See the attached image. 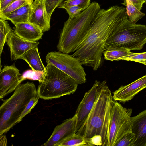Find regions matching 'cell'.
Here are the masks:
<instances>
[{
  "mask_svg": "<svg viewBox=\"0 0 146 146\" xmlns=\"http://www.w3.org/2000/svg\"><path fill=\"white\" fill-rule=\"evenodd\" d=\"M146 44V25L132 24L128 18L115 29L105 42L104 51L110 48L140 50Z\"/></svg>",
  "mask_w": 146,
  "mask_h": 146,
  "instance_id": "8992f818",
  "label": "cell"
},
{
  "mask_svg": "<svg viewBox=\"0 0 146 146\" xmlns=\"http://www.w3.org/2000/svg\"><path fill=\"white\" fill-rule=\"evenodd\" d=\"M32 4L29 3L22 6L10 13L3 19L11 21L14 25L18 23L29 22Z\"/></svg>",
  "mask_w": 146,
  "mask_h": 146,
  "instance_id": "ac0fdd59",
  "label": "cell"
},
{
  "mask_svg": "<svg viewBox=\"0 0 146 146\" xmlns=\"http://www.w3.org/2000/svg\"><path fill=\"white\" fill-rule=\"evenodd\" d=\"M126 0H123L124 3H122L125 5ZM131 2L133 5L139 10H141L143 4L145 3L144 0H127Z\"/></svg>",
  "mask_w": 146,
  "mask_h": 146,
  "instance_id": "4dcf8cb0",
  "label": "cell"
},
{
  "mask_svg": "<svg viewBox=\"0 0 146 146\" xmlns=\"http://www.w3.org/2000/svg\"><path fill=\"white\" fill-rule=\"evenodd\" d=\"M46 61L69 75L78 84L86 82L84 68L78 59L72 55L59 51H52L46 55Z\"/></svg>",
  "mask_w": 146,
  "mask_h": 146,
  "instance_id": "ba28073f",
  "label": "cell"
},
{
  "mask_svg": "<svg viewBox=\"0 0 146 146\" xmlns=\"http://www.w3.org/2000/svg\"><path fill=\"white\" fill-rule=\"evenodd\" d=\"M38 95L35 85L27 82L19 84L12 95L0 107V136L18 123L19 118L31 98Z\"/></svg>",
  "mask_w": 146,
  "mask_h": 146,
  "instance_id": "277c9868",
  "label": "cell"
},
{
  "mask_svg": "<svg viewBox=\"0 0 146 146\" xmlns=\"http://www.w3.org/2000/svg\"><path fill=\"white\" fill-rule=\"evenodd\" d=\"M130 50L121 48H110L103 52L104 59L112 61L122 60L123 58L132 53Z\"/></svg>",
  "mask_w": 146,
  "mask_h": 146,
  "instance_id": "d6986e66",
  "label": "cell"
},
{
  "mask_svg": "<svg viewBox=\"0 0 146 146\" xmlns=\"http://www.w3.org/2000/svg\"><path fill=\"white\" fill-rule=\"evenodd\" d=\"M100 9L97 2H93L78 16L69 17L64 23L60 33L57 46L58 50L67 54L74 52L86 34Z\"/></svg>",
  "mask_w": 146,
  "mask_h": 146,
  "instance_id": "3957f363",
  "label": "cell"
},
{
  "mask_svg": "<svg viewBox=\"0 0 146 146\" xmlns=\"http://www.w3.org/2000/svg\"><path fill=\"white\" fill-rule=\"evenodd\" d=\"M65 9L69 15V17L71 18L78 16L84 11L82 8L78 6H70Z\"/></svg>",
  "mask_w": 146,
  "mask_h": 146,
  "instance_id": "f546056e",
  "label": "cell"
},
{
  "mask_svg": "<svg viewBox=\"0 0 146 146\" xmlns=\"http://www.w3.org/2000/svg\"><path fill=\"white\" fill-rule=\"evenodd\" d=\"M125 6H126V12L128 17V21L132 24H136V23L142 18L145 13L139 10L130 1L126 0Z\"/></svg>",
  "mask_w": 146,
  "mask_h": 146,
  "instance_id": "44dd1931",
  "label": "cell"
},
{
  "mask_svg": "<svg viewBox=\"0 0 146 146\" xmlns=\"http://www.w3.org/2000/svg\"><path fill=\"white\" fill-rule=\"evenodd\" d=\"M6 20L0 19V56H1L3 48L9 35L12 30Z\"/></svg>",
  "mask_w": 146,
  "mask_h": 146,
  "instance_id": "7402d4cb",
  "label": "cell"
},
{
  "mask_svg": "<svg viewBox=\"0 0 146 146\" xmlns=\"http://www.w3.org/2000/svg\"><path fill=\"white\" fill-rule=\"evenodd\" d=\"M45 74L41 71H35L32 70H27L23 73L21 75L20 80L21 82L26 80H38L39 82L43 80Z\"/></svg>",
  "mask_w": 146,
  "mask_h": 146,
  "instance_id": "cb8c5ba5",
  "label": "cell"
},
{
  "mask_svg": "<svg viewBox=\"0 0 146 146\" xmlns=\"http://www.w3.org/2000/svg\"><path fill=\"white\" fill-rule=\"evenodd\" d=\"M144 1L145 2L144 3H146V0H144Z\"/></svg>",
  "mask_w": 146,
  "mask_h": 146,
  "instance_id": "836d02e7",
  "label": "cell"
},
{
  "mask_svg": "<svg viewBox=\"0 0 146 146\" xmlns=\"http://www.w3.org/2000/svg\"><path fill=\"white\" fill-rule=\"evenodd\" d=\"M88 146L85 138L82 135L76 133L64 138L55 146Z\"/></svg>",
  "mask_w": 146,
  "mask_h": 146,
  "instance_id": "ffe728a7",
  "label": "cell"
},
{
  "mask_svg": "<svg viewBox=\"0 0 146 146\" xmlns=\"http://www.w3.org/2000/svg\"><path fill=\"white\" fill-rule=\"evenodd\" d=\"M90 2L91 0H67L61 3L58 7L65 9L70 6H78L84 10L90 5Z\"/></svg>",
  "mask_w": 146,
  "mask_h": 146,
  "instance_id": "d4e9b609",
  "label": "cell"
},
{
  "mask_svg": "<svg viewBox=\"0 0 146 146\" xmlns=\"http://www.w3.org/2000/svg\"><path fill=\"white\" fill-rule=\"evenodd\" d=\"M131 119V131L135 135L134 146H146V110Z\"/></svg>",
  "mask_w": 146,
  "mask_h": 146,
  "instance_id": "9a60e30c",
  "label": "cell"
},
{
  "mask_svg": "<svg viewBox=\"0 0 146 146\" xmlns=\"http://www.w3.org/2000/svg\"><path fill=\"white\" fill-rule=\"evenodd\" d=\"M33 0H14L3 10L0 11V18L3 19L12 11L29 3H32Z\"/></svg>",
  "mask_w": 146,
  "mask_h": 146,
  "instance_id": "603a6c76",
  "label": "cell"
},
{
  "mask_svg": "<svg viewBox=\"0 0 146 146\" xmlns=\"http://www.w3.org/2000/svg\"><path fill=\"white\" fill-rule=\"evenodd\" d=\"M145 88L146 74L129 84L121 86L113 92V99L120 102L128 101Z\"/></svg>",
  "mask_w": 146,
  "mask_h": 146,
  "instance_id": "5bb4252c",
  "label": "cell"
},
{
  "mask_svg": "<svg viewBox=\"0 0 146 146\" xmlns=\"http://www.w3.org/2000/svg\"><path fill=\"white\" fill-rule=\"evenodd\" d=\"M135 139V134L130 132L123 137L115 146H134Z\"/></svg>",
  "mask_w": 146,
  "mask_h": 146,
  "instance_id": "4316f807",
  "label": "cell"
},
{
  "mask_svg": "<svg viewBox=\"0 0 146 146\" xmlns=\"http://www.w3.org/2000/svg\"><path fill=\"white\" fill-rule=\"evenodd\" d=\"M46 0H35L32 4L29 22L39 27L43 32L50 28V17L47 11Z\"/></svg>",
  "mask_w": 146,
  "mask_h": 146,
  "instance_id": "4fadbf2b",
  "label": "cell"
},
{
  "mask_svg": "<svg viewBox=\"0 0 146 146\" xmlns=\"http://www.w3.org/2000/svg\"><path fill=\"white\" fill-rule=\"evenodd\" d=\"M14 31L19 37L27 40L37 42L41 39L43 32L38 26L30 22L18 23Z\"/></svg>",
  "mask_w": 146,
  "mask_h": 146,
  "instance_id": "2e32d148",
  "label": "cell"
},
{
  "mask_svg": "<svg viewBox=\"0 0 146 146\" xmlns=\"http://www.w3.org/2000/svg\"><path fill=\"white\" fill-rule=\"evenodd\" d=\"M101 82L96 80L92 88L85 93L78 106L75 114L77 116L76 133L85 123L96 101Z\"/></svg>",
  "mask_w": 146,
  "mask_h": 146,
  "instance_id": "9c48e42d",
  "label": "cell"
},
{
  "mask_svg": "<svg viewBox=\"0 0 146 146\" xmlns=\"http://www.w3.org/2000/svg\"><path fill=\"white\" fill-rule=\"evenodd\" d=\"M0 146H7V139L5 135H3L0 136Z\"/></svg>",
  "mask_w": 146,
  "mask_h": 146,
  "instance_id": "d6a6232c",
  "label": "cell"
},
{
  "mask_svg": "<svg viewBox=\"0 0 146 146\" xmlns=\"http://www.w3.org/2000/svg\"><path fill=\"white\" fill-rule=\"evenodd\" d=\"M46 67L43 80L37 89L40 98L51 99L75 93L78 84L75 80L51 63Z\"/></svg>",
  "mask_w": 146,
  "mask_h": 146,
  "instance_id": "5b68a950",
  "label": "cell"
},
{
  "mask_svg": "<svg viewBox=\"0 0 146 146\" xmlns=\"http://www.w3.org/2000/svg\"><path fill=\"white\" fill-rule=\"evenodd\" d=\"M101 82L93 106L84 124L76 134L89 138L90 143L97 146H106L108 141L111 108L113 101L111 91Z\"/></svg>",
  "mask_w": 146,
  "mask_h": 146,
  "instance_id": "7a4b0ae2",
  "label": "cell"
},
{
  "mask_svg": "<svg viewBox=\"0 0 146 146\" xmlns=\"http://www.w3.org/2000/svg\"><path fill=\"white\" fill-rule=\"evenodd\" d=\"M77 116L75 114L72 117L66 119L54 128L48 140L42 145L44 146H55L66 137L76 133Z\"/></svg>",
  "mask_w": 146,
  "mask_h": 146,
  "instance_id": "8fae6325",
  "label": "cell"
},
{
  "mask_svg": "<svg viewBox=\"0 0 146 146\" xmlns=\"http://www.w3.org/2000/svg\"><path fill=\"white\" fill-rule=\"evenodd\" d=\"M19 70L14 64L5 66L0 70V98L15 90L21 83Z\"/></svg>",
  "mask_w": 146,
  "mask_h": 146,
  "instance_id": "30bf717a",
  "label": "cell"
},
{
  "mask_svg": "<svg viewBox=\"0 0 146 146\" xmlns=\"http://www.w3.org/2000/svg\"><path fill=\"white\" fill-rule=\"evenodd\" d=\"M64 0H46V6L47 11L49 16L51 15L55 8L63 2Z\"/></svg>",
  "mask_w": 146,
  "mask_h": 146,
  "instance_id": "f1b7e54d",
  "label": "cell"
},
{
  "mask_svg": "<svg viewBox=\"0 0 146 146\" xmlns=\"http://www.w3.org/2000/svg\"><path fill=\"white\" fill-rule=\"evenodd\" d=\"M28 64L33 70L45 73L46 67L43 63L38 51V46L29 50L19 58Z\"/></svg>",
  "mask_w": 146,
  "mask_h": 146,
  "instance_id": "e0dca14e",
  "label": "cell"
},
{
  "mask_svg": "<svg viewBox=\"0 0 146 146\" xmlns=\"http://www.w3.org/2000/svg\"><path fill=\"white\" fill-rule=\"evenodd\" d=\"M131 113V109H127L117 101H113L106 146H115L123 137L132 132Z\"/></svg>",
  "mask_w": 146,
  "mask_h": 146,
  "instance_id": "52a82bcc",
  "label": "cell"
},
{
  "mask_svg": "<svg viewBox=\"0 0 146 146\" xmlns=\"http://www.w3.org/2000/svg\"><path fill=\"white\" fill-rule=\"evenodd\" d=\"M39 98L38 95H37L31 98L19 118L18 123L21 121L24 117L31 112L32 110L38 102Z\"/></svg>",
  "mask_w": 146,
  "mask_h": 146,
  "instance_id": "83f0119b",
  "label": "cell"
},
{
  "mask_svg": "<svg viewBox=\"0 0 146 146\" xmlns=\"http://www.w3.org/2000/svg\"><path fill=\"white\" fill-rule=\"evenodd\" d=\"M125 8L117 5L98 11L86 34L72 55L82 65L96 71L100 66L106 40L116 27L128 18Z\"/></svg>",
  "mask_w": 146,
  "mask_h": 146,
  "instance_id": "6da1fadb",
  "label": "cell"
},
{
  "mask_svg": "<svg viewBox=\"0 0 146 146\" xmlns=\"http://www.w3.org/2000/svg\"><path fill=\"white\" fill-rule=\"evenodd\" d=\"M14 0H0V11L3 10Z\"/></svg>",
  "mask_w": 146,
  "mask_h": 146,
  "instance_id": "1f68e13d",
  "label": "cell"
},
{
  "mask_svg": "<svg viewBox=\"0 0 146 146\" xmlns=\"http://www.w3.org/2000/svg\"><path fill=\"white\" fill-rule=\"evenodd\" d=\"M6 42L9 48L12 61L19 59L27 51L39 44L37 41H30L19 37L12 30L9 35Z\"/></svg>",
  "mask_w": 146,
  "mask_h": 146,
  "instance_id": "7c38bea8",
  "label": "cell"
},
{
  "mask_svg": "<svg viewBox=\"0 0 146 146\" xmlns=\"http://www.w3.org/2000/svg\"><path fill=\"white\" fill-rule=\"evenodd\" d=\"M122 60L133 61L146 65V52L140 53H132L123 58Z\"/></svg>",
  "mask_w": 146,
  "mask_h": 146,
  "instance_id": "484cf974",
  "label": "cell"
}]
</instances>
